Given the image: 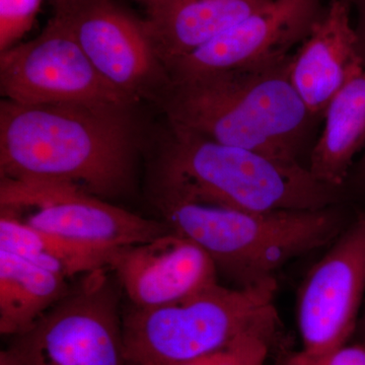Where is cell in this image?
Wrapping results in <instances>:
<instances>
[{
	"label": "cell",
	"instance_id": "obj_27",
	"mask_svg": "<svg viewBox=\"0 0 365 365\" xmlns=\"http://www.w3.org/2000/svg\"><path fill=\"white\" fill-rule=\"evenodd\" d=\"M346 1L349 2V4H351L352 6L353 4H354L355 0H346Z\"/></svg>",
	"mask_w": 365,
	"mask_h": 365
},
{
	"label": "cell",
	"instance_id": "obj_3",
	"mask_svg": "<svg viewBox=\"0 0 365 365\" xmlns=\"http://www.w3.org/2000/svg\"><path fill=\"white\" fill-rule=\"evenodd\" d=\"M153 203L172 232L198 245L237 287L274 278L290 261L345 230L337 205L318 210H241L190 198L153 184Z\"/></svg>",
	"mask_w": 365,
	"mask_h": 365
},
{
	"label": "cell",
	"instance_id": "obj_25",
	"mask_svg": "<svg viewBox=\"0 0 365 365\" xmlns=\"http://www.w3.org/2000/svg\"><path fill=\"white\" fill-rule=\"evenodd\" d=\"M359 177L362 182H365V153L361 162L359 163Z\"/></svg>",
	"mask_w": 365,
	"mask_h": 365
},
{
	"label": "cell",
	"instance_id": "obj_6",
	"mask_svg": "<svg viewBox=\"0 0 365 365\" xmlns=\"http://www.w3.org/2000/svg\"><path fill=\"white\" fill-rule=\"evenodd\" d=\"M111 272L83 276L30 330L14 337L11 348L25 365H132Z\"/></svg>",
	"mask_w": 365,
	"mask_h": 365
},
{
	"label": "cell",
	"instance_id": "obj_10",
	"mask_svg": "<svg viewBox=\"0 0 365 365\" xmlns=\"http://www.w3.org/2000/svg\"><path fill=\"white\" fill-rule=\"evenodd\" d=\"M61 18L107 83L134 104L144 98L158 100L169 83V74L144 20L114 0H95Z\"/></svg>",
	"mask_w": 365,
	"mask_h": 365
},
{
	"label": "cell",
	"instance_id": "obj_5",
	"mask_svg": "<svg viewBox=\"0 0 365 365\" xmlns=\"http://www.w3.org/2000/svg\"><path fill=\"white\" fill-rule=\"evenodd\" d=\"M275 277L247 287L215 283L162 307H132L122 316L132 365H179L220 349L255 327L279 322Z\"/></svg>",
	"mask_w": 365,
	"mask_h": 365
},
{
	"label": "cell",
	"instance_id": "obj_4",
	"mask_svg": "<svg viewBox=\"0 0 365 365\" xmlns=\"http://www.w3.org/2000/svg\"><path fill=\"white\" fill-rule=\"evenodd\" d=\"M168 125L153 184L203 202L258 212L318 210L340 202L341 188L318 181L304 165Z\"/></svg>",
	"mask_w": 365,
	"mask_h": 365
},
{
	"label": "cell",
	"instance_id": "obj_18",
	"mask_svg": "<svg viewBox=\"0 0 365 365\" xmlns=\"http://www.w3.org/2000/svg\"><path fill=\"white\" fill-rule=\"evenodd\" d=\"M279 322L255 327L220 349L179 365H264Z\"/></svg>",
	"mask_w": 365,
	"mask_h": 365
},
{
	"label": "cell",
	"instance_id": "obj_7",
	"mask_svg": "<svg viewBox=\"0 0 365 365\" xmlns=\"http://www.w3.org/2000/svg\"><path fill=\"white\" fill-rule=\"evenodd\" d=\"M0 216L107 248L143 244L170 230L163 222L112 205L78 185L30 178H1Z\"/></svg>",
	"mask_w": 365,
	"mask_h": 365
},
{
	"label": "cell",
	"instance_id": "obj_14",
	"mask_svg": "<svg viewBox=\"0 0 365 365\" xmlns=\"http://www.w3.org/2000/svg\"><path fill=\"white\" fill-rule=\"evenodd\" d=\"M273 0H162L145 25L165 69Z\"/></svg>",
	"mask_w": 365,
	"mask_h": 365
},
{
	"label": "cell",
	"instance_id": "obj_17",
	"mask_svg": "<svg viewBox=\"0 0 365 365\" xmlns=\"http://www.w3.org/2000/svg\"><path fill=\"white\" fill-rule=\"evenodd\" d=\"M0 249L71 280L111 269L124 248H107L48 234L0 216Z\"/></svg>",
	"mask_w": 365,
	"mask_h": 365
},
{
	"label": "cell",
	"instance_id": "obj_19",
	"mask_svg": "<svg viewBox=\"0 0 365 365\" xmlns=\"http://www.w3.org/2000/svg\"><path fill=\"white\" fill-rule=\"evenodd\" d=\"M43 0H0V48L13 47L32 26Z\"/></svg>",
	"mask_w": 365,
	"mask_h": 365
},
{
	"label": "cell",
	"instance_id": "obj_9",
	"mask_svg": "<svg viewBox=\"0 0 365 365\" xmlns=\"http://www.w3.org/2000/svg\"><path fill=\"white\" fill-rule=\"evenodd\" d=\"M365 294V208L311 268L297 294L302 350L323 353L347 344Z\"/></svg>",
	"mask_w": 365,
	"mask_h": 365
},
{
	"label": "cell",
	"instance_id": "obj_1",
	"mask_svg": "<svg viewBox=\"0 0 365 365\" xmlns=\"http://www.w3.org/2000/svg\"><path fill=\"white\" fill-rule=\"evenodd\" d=\"M133 106L0 104V177L71 182L102 199L133 186Z\"/></svg>",
	"mask_w": 365,
	"mask_h": 365
},
{
	"label": "cell",
	"instance_id": "obj_13",
	"mask_svg": "<svg viewBox=\"0 0 365 365\" xmlns=\"http://www.w3.org/2000/svg\"><path fill=\"white\" fill-rule=\"evenodd\" d=\"M351 4L330 0L307 39L294 53L290 79L314 117L364 69L351 21Z\"/></svg>",
	"mask_w": 365,
	"mask_h": 365
},
{
	"label": "cell",
	"instance_id": "obj_16",
	"mask_svg": "<svg viewBox=\"0 0 365 365\" xmlns=\"http://www.w3.org/2000/svg\"><path fill=\"white\" fill-rule=\"evenodd\" d=\"M71 288V280L0 249V332L30 330Z\"/></svg>",
	"mask_w": 365,
	"mask_h": 365
},
{
	"label": "cell",
	"instance_id": "obj_23",
	"mask_svg": "<svg viewBox=\"0 0 365 365\" xmlns=\"http://www.w3.org/2000/svg\"><path fill=\"white\" fill-rule=\"evenodd\" d=\"M0 365H25L11 348L0 352Z\"/></svg>",
	"mask_w": 365,
	"mask_h": 365
},
{
	"label": "cell",
	"instance_id": "obj_2",
	"mask_svg": "<svg viewBox=\"0 0 365 365\" xmlns=\"http://www.w3.org/2000/svg\"><path fill=\"white\" fill-rule=\"evenodd\" d=\"M294 56L253 68L169 78L155 103L168 124L302 165L300 155L316 117L292 86Z\"/></svg>",
	"mask_w": 365,
	"mask_h": 365
},
{
	"label": "cell",
	"instance_id": "obj_22",
	"mask_svg": "<svg viewBox=\"0 0 365 365\" xmlns=\"http://www.w3.org/2000/svg\"><path fill=\"white\" fill-rule=\"evenodd\" d=\"M95 0H50L55 16H66Z\"/></svg>",
	"mask_w": 365,
	"mask_h": 365
},
{
	"label": "cell",
	"instance_id": "obj_15",
	"mask_svg": "<svg viewBox=\"0 0 365 365\" xmlns=\"http://www.w3.org/2000/svg\"><path fill=\"white\" fill-rule=\"evenodd\" d=\"M324 117L307 168L318 181L342 188L365 145V66L333 98Z\"/></svg>",
	"mask_w": 365,
	"mask_h": 365
},
{
	"label": "cell",
	"instance_id": "obj_11",
	"mask_svg": "<svg viewBox=\"0 0 365 365\" xmlns=\"http://www.w3.org/2000/svg\"><path fill=\"white\" fill-rule=\"evenodd\" d=\"M321 0H273L167 68L169 78L277 63L309 37L325 13Z\"/></svg>",
	"mask_w": 365,
	"mask_h": 365
},
{
	"label": "cell",
	"instance_id": "obj_8",
	"mask_svg": "<svg viewBox=\"0 0 365 365\" xmlns=\"http://www.w3.org/2000/svg\"><path fill=\"white\" fill-rule=\"evenodd\" d=\"M0 88L19 104L135 105L101 76L58 16L35 39L1 52Z\"/></svg>",
	"mask_w": 365,
	"mask_h": 365
},
{
	"label": "cell",
	"instance_id": "obj_12",
	"mask_svg": "<svg viewBox=\"0 0 365 365\" xmlns=\"http://www.w3.org/2000/svg\"><path fill=\"white\" fill-rule=\"evenodd\" d=\"M111 270L132 307L140 309L180 302L217 283L212 259L195 242L172 230L126 247Z\"/></svg>",
	"mask_w": 365,
	"mask_h": 365
},
{
	"label": "cell",
	"instance_id": "obj_21",
	"mask_svg": "<svg viewBox=\"0 0 365 365\" xmlns=\"http://www.w3.org/2000/svg\"><path fill=\"white\" fill-rule=\"evenodd\" d=\"M352 6H354L357 11L356 24L354 25L357 50L360 59L365 66V0H355Z\"/></svg>",
	"mask_w": 365,
	"mask_h": 365
},
{
	"label": "cell",
	"instance_id": "obj_26",
	"mask_svg": "<svg viewBox=\"0 0 365 365\" xmlns=\"http://www.w3.org/2000/svg\"><path fill=\"white\" fill-rule=\"evenodd\" d=\"M362 329H364V334L365 337V312L364 314V321H362Z\"/></svg>",
	"mask_w": 365,
	"mask_h": 365
},
{
	"label": "cell",
	"instance_id": "obj_24",
	"mask_svg": "<svg viewBox=\"0 0 365 365\" xmlns=\"http://www.w3.org/2000/svg\"><path fill=\"white\" fill-rule=\"evenodd\" d=\"M135 1L143 4V6H145L146 11H148V9H153V6L160 4L162 0H135Z\"/></svg>",
	"mask_w": 365,
	"mask_h": 365
},
{
	"label": "cell",
	"instance_id": "obj_20",
	"mask_svg": "<svg viewBox=\"0 0 365 365\" xmlns=\"http://www.w3.org/2000/svg\"><path fill=\"white\" fill-rule=\"evenodd\" d=\"M277 365H365V343L345 344L323 353H280Z\"/></svg>",
	"mask_w": 365,
	"mask_h": 365
}]
</instances>
